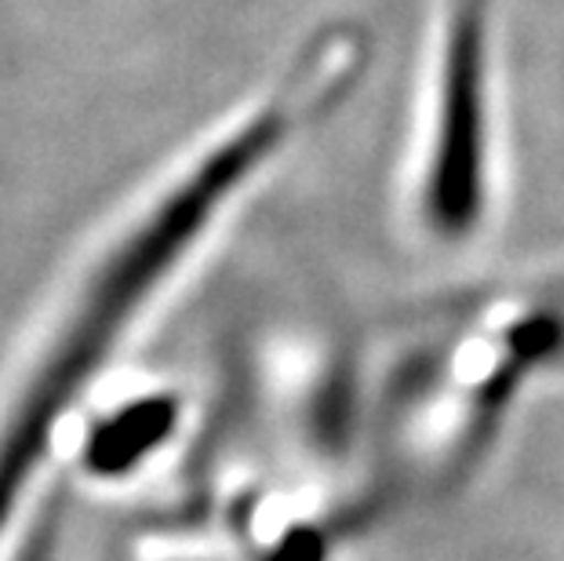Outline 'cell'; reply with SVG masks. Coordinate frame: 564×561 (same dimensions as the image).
Instances as JSON below:
<instances>
[{"label":"cell","mask_w":564,"mask_h":561,"mask_svg":"<svg viewBox=\"0 0 564 561\" xmlns=\"http://www.w3.org/2000/svg\"><path fill=\"white\" fill-rule=\"evenodd\" d=\"M491 0H434L423 80V208L466 234L488 197Z\"/></svg>","instance_id":"obj_2"},{"label":"cell","mask_w":564,"mask_h":561,"mask_svg":"<svg viewBox=\"0 0 564 561\" xmlns=\"http://www.w3.org/2000/svg\"><path fill=\"white\" fill-rule=\"evenodd\" d=\"M361 58L365 33L357 26L335 22L314 33L284 74L273 77L234 121H226L219 136L204 142L197 158L142 208V216L124 226L84 281L74 310L47 343L44 362L26 379L22 398H15L0 423V507L37 460L58 409L113 343L131 310L183 259L215 212L241 194L251 175L267 169L273 153L350 91L361 74Z\"/></svg>","instance_id":"obj_1"}]
</instances>
